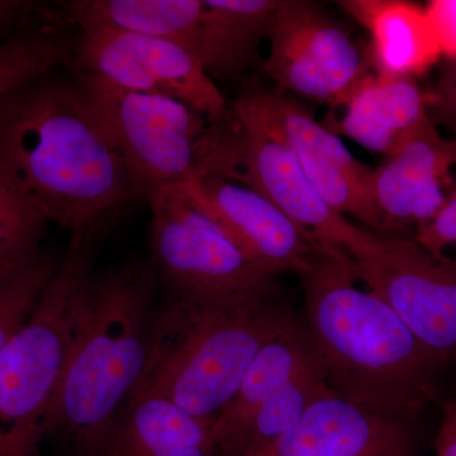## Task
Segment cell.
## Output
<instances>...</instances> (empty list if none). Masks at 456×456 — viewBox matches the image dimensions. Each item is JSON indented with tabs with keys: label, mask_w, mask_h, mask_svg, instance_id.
<instances>
[{
	"label": "cell",
	"mask_w": 456,
	"mask_h": 456,
	"mask_svg": "<svg viewBox=\"0 0 456 456\" xmlns=\"http://www.w3.org/2000/svg\"><path fill=\"white\" fill-rule=\"evenodd\" d=\"M188 187L233 244L266 274L299 275L310 266L320 241L257 191L212 175Z\"/></svg>",
	"instance_id": "obj_13"
},
{
	"label": "cell",
	"mask_w": 456,
	"mask_h": 456,
	"mask_svg": "<svg viewBox=\"0 0 456 456\" xmlns=\"http://www.w3.org/2000/svg\"><path fill=\"white\" fill-rule=\"evenodd\" d=\"M251 456H417L410 426L334 391L321 395L268 448Z\"/></svg>",
	"instance_id": "obj_15"
},
{
	"label": "cell",
	"mask_w": 456,
	"mask_h": 456,
	"mask_svg": "<svg viewBox=\"0 0 456 456\" xmlns=\"http://www.w3.org/2000/svg\"><path fill=\"white\" fill-rule=\"evenodd\" d=\"M160 305L147 259L95 272L84 294L73 351L41 422V439L68 441L89 456L139 388Z\"/></svg>",
	"instance_id": "obj_3"
},
{
	"label": "cell",
	"mask_w": 456,
	"mask_h": 456,
	"mask_svg": "<svg viewBox=\"0 0 456 456\" xmlns=\"http://www.w3.org/2000/svg\"><path fill=\"white\" fill-rule=\"evenodd\" d=\"M298 277L305 323L330 388L392 421L412 424L435 398L445 365L382 298L356 287L345 251L320 242Z\"/></svg>",
	"instance_id": "obj_2"
},
{
	"label": "cell",
	"mask_w": 456,
	"mask_h": 456,
	"mask_svg": "<svg viewBox=\"0 0 456 456\" xmlns=\"http://www.w3.org/2000/svg\"><path fill=\"white\" fill-rule=\"evenodd\" d=\"M454 165L456 140L443 139L426 116L373 169L371 193L386 233L431 221L449 200L445 187Z\"/></svg>",
	"instance_id": "obj_14"
},
{
	"label": "cell",
	"mask_w": 456,
	"mask_h": 456,
	"mask_svg": "<svg viewBox=\"0 0 456 456\" xmlns=\"http://www.w3.org/2000/svg\"><path fill=\"white\" fill-rule=\"evenodd\" d=\"M281 0H204L193 55L215 79H241L260 60Z\"/></svg>",
	"instance_id": "obj_19"
},
{
	"label": "cell",
	"mask_w": 456,
	"mask_h": 456,
	"mask_svg": "<svg viewBox=\"0 0 456 456\" xmlns=\"http://www.w3.org/2000/svg\"><path fill=\"white\" fill-rule=\"evenodd\" d=\"M59 8L77 31L134 33L173 42L193 55L204 0H74Z\"/></svg>",
	"instance_id": "obj_20"
},
{
	"label": "cell",
	"mask_w": 456,
	"mask_h": 456,
	"mask_svg": "<svg viewBox=\"0 0 456 456\" xmlns=\"http://www.w3.org/2000/svg\"><path fill=\"white\" fill-rule=\"evenodd\" d=\"M137 200L204 175L211 119L174 99L121 88L70 68Z\"/></svg>",
	"instance_id": "obj_7"
},
{
	"label": "cell",
	"mask_w": 456,
	"mask_h": 456,
	"mask_svg": "<svg viewBox=\"0 0 456 456\" xmlns=\"http://www.w3.org/2000/svg\"><path fill=\"white\" fill-rule=\"evenodd\" d=\"M436 452L437 456H456V399L443 404Z\"/></svg>",
	"instance_id": "obj_28"
},
{
	"label": "cell",
	"mask_w": 456,
	"mask_h": 456,
	"mask_svg": "<svg viewBox=\"0 0 456 456\" xmlns=\"http://www.w3.org/2000/svg\"><path fill=\"white\" fill-rule=\"evenodd\" d=\"M301 321L283 289L230 299L160 293L151 355L134 395L167 398L211 428L260 351Z\"/></svg>",
	"instance_id": "obj_4"
},
{
	"label": "cell",
	"mask_w": 456,
	"mask_h": 456,
	"mask_svg": "<svg viewBox=\"0 0 456 456\" xmlns=\"http://www.w3.org/2000/svg\"><path fill=\"white\" fill-rule=\"evenodd\" d=\"M57 9L31 2L20 22L0 38V97L73 64L77 31Z\"/></svg>",
	"instance_id": "obj_22"
},
{
	"label": "cell",
	"mask_w": 456,
	"mask_h": 456,
	"mask_svg": "<svg viewBox=\"0 0 456 456\" xmlns=\"http://www.w3.org/2000/svg\"><path fill=\"white\" fill-rule=\"evenodd\" d=\"M60 259L42 250L22 263L0 269V358L40 299Z\"/></svg>",
	"instance_id": "obj_24"
},
{
	"label": "cell",
	"mask_w": 456,
	"mask_h": 456,
	"mask_svg": "<svg viewBox=\"0 0 456 456\" xmlns=\"http://www.w3.org/2000/svg\"><path fill=\"white\" fill-rule=\"evenodd\" d=\"M330 391L325 368L317 355L261 404L242 430L221 450L220 456H251L268 448L298 422L316 399Z\"/></svg>",
	"instance_id": "obj_23"
},
{
	"label": "cell",
	"mask_w": 456,
	"mask_h": 456,
	"mask_svg": "<svg viewBox=\"0 0 456 456\" xmlns=\"http://www.w3.org/2000/svg\"><path fill=\"white\" fill-rule=\"evenodd\" d=\"M47 224L37 207L0 171V269L40 254Z\"/></svg>",
	"instance_id": "obj_25"
},
{
	"label": "cell",
	"mask_w": 456,
	"mask_h": 456,
	"mask_svg": "<svg viewBox=\"0 0 456 456\" xmlns=\"http://www.w3.org/2000/svg\"><path fill=\"white\" fill-rule=\"evenodd\" d=\"M452 64L449 73L444 75L437 93H430V106L440 107L448 116L456 118V59L452 60Z\"/></svg>",
	"instance_id": "obj_29"
},
{
	"label": "cell",
	"mask_w": 456,
	"mask_h": 456,
	"mask_svg": "<svg viewBox=\"0 0 456 456\" xmlns=\"http://www.w3.org/2000/svg\"><path fill=\"white\" fill-rule=\"evenodd\" d=\"M70 68L121 88L174 99L209 119L227 112L226 99L196 56L160 38L110 29L77 31Z\"/></svg>",
	"instance_id": "obj_10"
},
{
	"label": "cell",
	"mask_w": 456,
	"mask_h": 456,
	"mask_svg": "<svg viewBox=\"0 0 456 456\" xmlns=\"http://www.w3.org/2000/svg\"><path fill=\"white\" fill-rule=\"evenodd\" d=\"M0 456H40L36 446L14 443L0 435Z\"/></svg>",
	"instance_id": "obj_31"
},
{
	"label": "cell",
	"mask_w": 456,
	"mask_h": 456,
	"mask_svg": "<svg viewBox=\"0 0 456 456\" xmlns=\"http://www.w3.org/2000/svg\"><path fill=\"white\" fill-rule=\"evenodd\" d=\"M204 175L253 189L318 241L349 256L373 239V232L351 224L320 196L292 150L269 127L244 88L224 116L211 119Z\"/></svg>",
	"instance_id": "obj_6"
},
{
	"label": "cell",
	"mask_w": 456,
	"mask_h": 456,
	"mask_svg": "<svg viewBox=\"0 0 456 456\" xmlns=\"http://www.w3.org/2000/svg\"><path fill=\"white\" fill-rule=\"evenodd\" d=\"M31 2L0 0V38L8 35L25 16Z\"/></svg>",
	"instance_id": "obj_30"
},
{
	"label": "cell",
	"mask_w": 456,
	"mask_h": 456,
	"mask_svg": "<svg viewBox=\"0 0 456 456\" xmlns=\"http://www.w3.org/2000/svg\"><path fill=\"white\" fill-rule=\"evenodd\" d=\"M441 56L456 59V0H431L425 5Z\"/></svg>",
	"instance_id": "obj_27"
},
{
	"label": "cell",
	"mask_w": 456,
	"mask_h": 456,
	"mask_svg": "<svg viewBox=\"0 0 456 456\" xmlns=\"http://www.w3.org/2000/svg\"><path fill=\"white\" fill-rule=\"evenodd\" d=\"M70 74L55 69L0 97V171L49 224L73 232L137 197Z\"/></svg>",
	"instance_id": "obj_1"
},
{
	"label": "cell",
	"mask_w": 456,
	"mask_h": 456,
	"mask_svg": "<svg viewBox=\"0 0 456 456\" xmlns=\"http://www.w3.org/2000/svg\"><path fill=\"white\" fill-rule=\"evenodd\" d=\"M350 260L356 281L382 298L435 358L445 367L455 362L456 260L435 259L415 239L377 232Z\"/></svg>",
	"instance_id": "obj_9"
},
{
	"label": "cell",
	"mask_w": 456,
	"mask_h": 456,
	"mask_svg": "<svg viewBox=\"0 0 456 456\" xmlns=\"http://www.w3.org/2000/svg\"><path fill=\"white\" fill-rule=\"evenodd\" d=\"M370 35L375 74L415 79L441 59L426 8L406 0L338 2Z\"/></svg>",
	"instance_id": "obj_18"
},
{
	"label": "cell",
	"mask_w": 456,
	"mask_h": 456,
	"mask_svg": "<svg viewBox=\"0 0 456 456\" xmlns=\"http://www.w3.org/2000/svg\"><path fill=\"white\" fill-rule=\"evenodd\" d=\"M114 217L70 232L55 274L0 358V432L38 445L41 422L73 351L84 294Z\"/></svg>",
	"instance_id": "obj_5"
},
{
	"label": "cell",
	"mask_w": 456,
	"mask_h": 456,
	"mask_svg": "<svg viewBox=\"0 0 456 456\" xmlns=\"http://www.w3.org/2000/svg\"><path fill=\"white\" fill-rule=\"evenodd\" d=\"M268 41L265 73L281 88L330 107L367 74L349 33L314 3L281 0Z\"/></svg>",
	"instance_id": "obj_11"
},
{
	"label": "cell",
	"mask_w": 456,
	"mask_h": 456,
	"mask_svg": "<svg viewBox=\"0 0 456 456\" xmlns=\"http://www.w3.org/2000/svg\"><path fill=\"white\" fill-rule=\"evenodd\" d=\"M244 89L269 127L292 150L320 196L341 215L386 233L371 193L373 169L354 158L340 137L298 102L253 82Z\"/></svg>",
	"instance_id": "obj_12"
},
{
	"label": "cell",
	"mask_w": 456,
	"mask_h": 456,
	"mask_svg": "<svg viewBox=\"0 0 456 456\" xmlns=\"http://www.w3.org/2000/svg\"><path fill=\"white\" fill-rule=\"evenodd\" d=\"M415 240L435 259L446 260L444 250L456 245V191L431 221L417 227Z\"/></svg>",
	"instance_id": "obj_26"
},
{
	"label": "cell",
	"mask_w": 456,
	"mask_h": 456,
	"mask_svg": "<svg viewBox=\"0 0 456 456\" xmlns=\"http://www.w3.org/2000/svg\"><path fill=\"white\" fill-rule=\"evenodd\" d=\"M430 93L415 79L365 74L331 107L329 130L386 156L428 116Z\"/></svg>",
	"instance_id": "obj_16"
},
{
	"label": "cell",
	"mask_w": 456,
	"mask_h": 456,
	"mask_svg": "<svg viewBox=\"0 0 456 456\" xmlns=\"http://www.w3.org/2000/svg\"><path fill=\"white\" fill-rule=\"evenodd\" d=\"M89 456H220L209 425L151 393H137Z\"/></svg>",
	"instance_id": "obj_17"
},
{
	"label": "cell",
	"mask_w": 456,
	"mask_h": 456,
	"mask_svg": "<svg viewBox=\"0 0 456 456\" xmlns=\"http://www.w3.org/2000/svg\"><path fill=\"white\" fill-rule=\"evenodd\" d=\"M318 355L305 321L269 342L246 371L244 379L209 428L218 455L248 419L284 384Z\"/></svg>",
	"instance_id": "obj_21"
},
{
	"label": "cell",
	"mask_w": 456,
	"mask_h": 456,
	"mask_svg": "<svg viewBox=\"0 0 456 456\" xmlns=\"http://www.w3.org/2000/svg\"><path fill=\"white\" fill-rule=\"evenodd\" d=\"M149 251L165 296L230 299L281 290L277 277L255 266L189 191L160 189L146 198Z\"/></svg>",
	"instance_id": "obj_8"
}]
</instances>
